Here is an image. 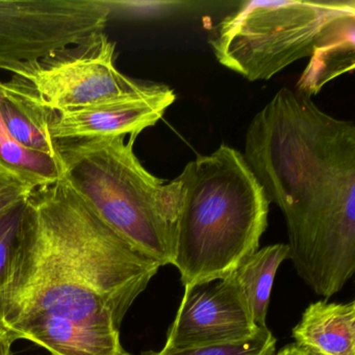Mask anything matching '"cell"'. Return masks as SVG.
Here are the masks:
<instances>
[{
	"instance_id": "6da1fadb",
	"label": "cell",
	"mask_w": 355,
	"mask_h": 355,
	"mask_svg": "<svg viewBox=\"0 0 355 355\" xmlns=\"http://www.w3.org/2000/svg\"><path fill=\"white\" fill-rule=\"evenodd\" d=\"M245 159L284 214L288 259L326 299L355 271V125L282 88L253 117Z\"/></svg>"
},
{
	"instance_id": "7a4b0ae2",
	"label": "cell",
	"mask_w": 355,
	"mask_h": 355,
	"mask_svg": "<svg viewBox=\"0 0 355 355\" xmlns=\"http://www.w3.org/2000/svg\"><path fill=\"white\" fill-rule=\"evenodd\" d=\"M159 268L64 180L37 189L26 200L19 248L0 290V330L37 315L120 330Z\"/></svg>"
},
{
	"instance_id": "3957f363",
	"label": "cell",
	"mask_w": 355,
	"mask_h": 355,
	"mask_svg": "<svg viewBox=\"0 0 355 355\" xmlns=\"http://www.w3.org/2000/svg\"><path fill=\"white\" fill-rule=\"evenodd\" d=\"M172 265L184 286L226 277L259 250L269 205L242 153L220 145L189 162Z\"/></svg>"
},
{
	"instance_id": "277c9868",
	"label": "cell",
	"mask_w": 355,
	"mask_h": 355,
	"mask_svg": "<svg viewBox=\"0 0 355 355\" xmlns=\"http://www.w3.org/2000/svg\"><path fill=\"white\" fill-rule=\"evenodd\" d=\"M126 137L58 141L62 180L128 244L172 265L184 186L147 171L134 151L138 136Z\"/></svg>"
},
{
	"instance_id": "5b68a950",
	"label": "cell",
	"mask_w": 355,
	"mask_h": 355,
	"mask_svg": "<svg viewBox=\"0 0 355 355\" xmlns=\"http://www.w3.org/2000/svg\"><path fill=\"white\" fill-rule=\"evenodd\" d=\"M354 24V0H249L215 26L209 43L222 66L257 82L311 58Z\"/></svg>"
},
{
	"instance_id": "8992f818",
	"label": "cell",
	"mask_w": 355,
	"mask_h": 355,
	"mask_svg": "<svg viewBox=\"0 0 355 355\" xmlns=\"http://www.w3.org/2000/svg\"><path fill=\"white\" fill-rule=\"evenodd\" d=\"M116 44L105 32L12 71L55 113L165 92L166 85L142 83L115 66Z\"/></svg>"
},
{
	"instance_id": "52a82bcc",
	"label": "cell",
	"mask_w": 355,
	"mask_h": 355,
	"mask_svg": "<svg viewBox=\"0 0 355 355\" xmlns=\"http://www.w3.org/2000/svg\"><path fill=\"white\" fill-rule=\"evenodd\" d=\"M261 328L253 321L236 273L184 286L165 347L188 348L238 342Z\"/></svg>"
},
{
	"instance_id": "ba28073f",
	"label": "cell",
	"mask_w": 355,
	"mask_h": 355,
	"mask_svg": "<svg viewBox=\"0 0 355 355\" xmlns=\"http://www.w3.org/2000/svg\"><path fill=\"white\" fill-rule=\"evenodd\" d=\"M174 101L175 94L169 88L155 96L121 99L74 111L55 113L49 132L55 142L103 137L139 136L143 130L155 126Z\"/></svg>"
},
{
	"instance_id": "9c48e42d",
	"label": "cell",
	"mask_w": 355,
	"mask_h": 355,
	"mask_svg": "<svg viewBox=\"0 0 355 355\" xmlns=\"http://www.w3.org/2000/svg\"><path fill=\"white\" fill-rule=\"evenodd\" d=\"M3 331L14 342L31 340L51 355H130L117 328L59 315H34Z\"/></svg>"
},
{
	"instance_id": "30bf717a",
	"label": "cell",
	"mask_w": 355,
	"mask_h": 355,
	"mask_svg": "<svg viewBox=\"0 0 355 355\" xmlns=\"http://www.w3.org/2000/svg\"><path fill=\"white\" fill-rule=\"evenodd\" d=\"M0 113L10 134L28 150L59 159L49 125L55 112L45 107L26 82L13 76L0 82Z\"/></svg>"
},
{
	"instance_id": "8fae6325",
	"label": "cell",
	"mask_w": 355,
	"mask_h": 355,
	"mask_svg": "<svg viewBox=\"0 0 355 355\" xmlns=\"http://www.w3.org/2000/svg\"><path fill=\"white\" fill-rule=\"evenodd\" d=\"M299 346L322 355H355V302L311 303L293 328Z\"/></svg>"
},
{
	"instance_id": "7c38bea8",
	"label": "cell",
	"mask_w": 355,
	"mask_h": 355,
	"mask_svg": "<svg viewBox=\"0 0 355 355\" xmlns=\"http://www.w3.org/2000/svg\"><path fill=\"white\" fill-rule=\"evenodd\" d=\"M286 259H288V245L284 243L269 245L253 253L234 271L253 321L259 328L267 327L266 320L274 279L278 268Z\"/></svg>"
},
{
	"instance_id": "4fadbf2b",
	"label": "cell",
	"mask_w": 355,
	"mask_h": 355,
	"mask_svg": "<svg viewBox=\"0 0 355 355\" xmlns=\"http://www.w3.org/2000/svg\"><path fill=\"white\" fill-rule=\"evenodd\" d=\"M354 65L355 24L347 26L311 55L297 83V91L311 98L330 80L346 72H352Z\"/></svg>"
},
{
	"instance_id": "5bb4252c",
	"label": "cell",
	"mask_w": 355,
	"mask_h": 355,
	"mask_svg": "<svg viewBox=\"0 0 355 355\" xmlns=\"http://www.w3.org/2000/svg\"><path fill=\"white\" fill-rule=\"evenodd\" d=\"M0 170L12 174L31 188H44L62 180L59 159L28 150L10 134L0 113Z\"/></svg>"
},
{
	"instance_id": "9a60e30c",
	"label": "cell",
	"mask_w": 355,
	"mask_h": 355,
	"mask_svg": "<svg viewBox=\"0 0 355 355\" xmlns=\"http://www.w3.org/2000/svg\"><path fill=\"white\" fill-rule=\"evenodd\" d=\"M276 338L268 327L259 329L252 338L238 342L205 345L188 348L143 351L141 355H275Z\"/></svg>"
},
{
	"instance_id": "2e32d148",
	"label": "cell",
	"mask_w": 355,
	"mask_h": 355,
	"mask_svg": "<svg viewBox=\"0 0 355 355\" xmlns=\"http://www.w3.org/2000/svg\"><path fill=\"white\" fill-rule=\"evenodd\" d=\"M26 200L0 214V290L9 280L19 248Z\"/></svg>"
},
{
	"instance_id": "e0dca14e",
	"label": "cell",
	"mask_w": 355,
	"mask_h": 355,
	"mask_svg": "<svg viewBox=\"0 0 355 355\" xmlns=\"http://www.w3.org/2000/svg\"><path fill=\"white\" fill-rule=\"evenodd\" d=\"M34 191L15 176L0 170V214L26 201Z\"/></svg>"
},
{
	"instance_id": "ac0fdd59",
	"label": "cell",
	"mask_w": 355,
	"mask_h": 355,
	"mask_svg": "<svg viewBox=\"0 0 355 355\" xmlns=\"http://www.w3.org/2000/svg\"><path fill=\"white\" fill-rule=\"evenodd\" d=\"M13 344V338L3 330H0V355H12Z\"/></svg>"
},
{
	"instance_id": "d6986e66",
	"label": "cell",
	"mask_w": 355,
	"mask_h": 355,
	"mask_svg": "<svg viewBox=\"0 0 355 355\" xmlns=\"http://www.w3.org/2000/svg\"><path fill=\"white\" fill-rule=\"evenodd\" d=\"M276 355H309L302 347L297 345L296 343L286 345Z\"/></svg>"
},
{
	"instance_id": "ffe728a7",
	"label": "cell",
	"mask_w": 355,
	"mask_h": 355,
	"mask_svg": "<svg viewBox=\"0 0 355 355\" xmlns=\"http://www.w3.org/2000/svg\"><path fill=\"white\" fill-rule=\"evenodd\" d=\"M302 348L304 349L305 351H306V353L309 355H322L320 354V353L315 352V351L311 350V349L304 348V347H302Z\"/></svg>"
}]
</instances>
